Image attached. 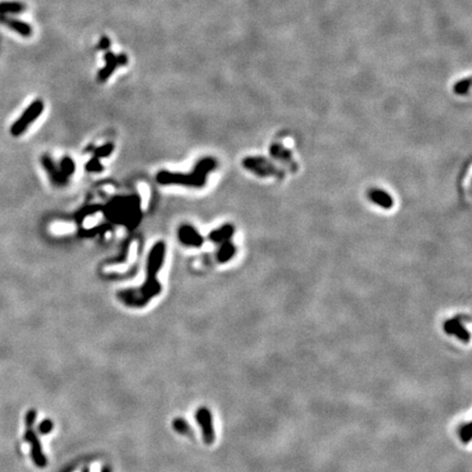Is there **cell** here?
I'll list each match as a JSON object with an SVG mask.
<instances>
[{
    "label": "cell",
    "instance_id": "d6986e66",
    "mask_svg": "<svg viewBox=\"0 0 472 472\" xmlns=\"http://www.w3.org/2000/svg\"><path fill=\"white\" fill-rule=\"evenodd\" d=\"M113 150H114V146L111 145V144L104 145V146H102V147L96 149L94 157L97 158V159L108 157V155H110V153L113 152Z\"/></svg>",
    "mask_w": 472,
    "mask_h": 472
},
{
    "label": "cell",
    "instance_id": "ba28073f",
    "mask_svg": "<svg viewBox=\"0 0 472 472\" xmlns=\"http://www.w3.org/2000/svg\"><path fill=\"white\" fill-rule=\"evenodd\" d=\"M32 426L33 425H28L29 428H28V431L26 433V436H24V439H26L27 442L30 443L31 446H32V450H31V454H32V459H33L34 463L37 465V467L43 468V467H45V465H46L47 460H46L44 454H43L42 448H41V443H40L39 438H37L36 434L32 430Z\"/></svg>",
    "mask_w": 472,
    "mask_h": 472
},
{
    "label": "cell",
    "instance_id": "52a82bcc",
    "mask_svg": "<svg viewBox=\"0 0 472 472\" xmlns=\"http://www.w3.org/2000/svg\"><path fill=\"white\" fill-rule=\"evenodd\" d=\"M197 422L202 428V436L206 444L214 442V430L212 424V415L207 408H200L196 414Z\"/></svg>",
    "mask_w": 472,
    "mask_h": 472
},
{
    "label": "cell",
    "instance_id": "9a60e30c",
    "mask_svg": "<svg viewBox=\"0 0 472 472\" xmlns=\"http://www.w3.org/2000/svg\"><path fill=\"white\" fill-rule=\"evenodd\" d=\"M220 250L218 252V260L220 263H226L229 259H232L236 252V247L231 241H225L221 243Z\"/></svg>",
    "mask_w": 472,
    "mask_h": 472
},
{
    "label": "cell",
    "instance_id": "8fae6325",
    "mask_svg": "<svg viewBox=\"0 0 472 472\" xmlns=\"http://www.w3.org/2000/svg\"><path fill=\"white\" fill-rule=\"evenodd\" d=\"M42 164H43V167L46 170L49 177H51L53 183H55L56 185H61L67 182V178L63 175V174H61L58 167L55 165L51 157H48V155H43Z\"/></svg>",
    "mask_w": 472,
    "mask_h": 472
},
{
    "label": "cell",
    "instance_id": "8992f818",
    "mask_svg": "<svg viewBox=\"0 0 472 472\" xmlns=\"http://www.w3.org/2000/svg\"><path fill=\"white\" fill-rule=\"evenodd\" d=\"M243 165L245 169L248 171H251L255 174H257L259 176H272V175H277L279 172L276 170V167L273 166L269 161H267L266 159L262 158H247L243 161Z\"/></svg>",
    "mask_w": 472,
    "mask_h": 472
},
{
    "label": "cell",
    "instance_id": "7a4b0ae2",
    "mask_svg": "<svg viewBox=\"0 0 472 472\" xmlns=\"http://www.w3.org/2000/svg\"><path fill=\"white\" fill-rule=\"evenodd\" d=\"M216 167V161L206 158L200 160L195 166L194 173H172L169 171H161L157 181L161 185H181L186 187H203L207 182V176Z\"/></svg>",
    "mask_w": 472,
    "mask_h": 472
},
{
    "label": "cell",
    "instance_id": "277c9868",
    "mask_svg": "<svg viewBox=\"0 0 472 472\" xmlns=\"http://www.w3.org/2000/svg\"><path fill=\"white\" fill-rule=\"evenodd\" d=\"M43 109H44V103L41 100H35L31 103L30 106L23 111L21 117L17 120L14 125L11 126V135L15 137L21 136L29 128L31 124L41 116Z\"/></svg>",
    "mask_w": 472,
    "mask_h": 472
},
{
    "label": "cell",
    "instance_id": "3957f363",
    "mask_svg": "<svg viewBox=\"0 0 472 472\" xmlns=\"http://www.w3.org/2000/svg\"><path fill=\"white\" fill-rule=\"evenodd\" d=\"M108 215L111 220L118 223H126V220L132 222L139 215L138 200L134 201V198L129 197L113 201L108 210Z\"/></svg>",
    "mask_w": 472,
    "mask_h": 472
},
{
    "label": "cell",
    "instance_id": "9c48e42d",
    "mask_svg": "<svg viewBox=\"0 0 472 472\" xmlns=\"http://www.w3.org/2000/svg\"><path fill=\"white\" fill-rule=\"evenodd\" d=\"M178 239L181 243L186 246L200 247L203 244V238L198 233L197 229L188 224L182 225L178 229Z\"/></svg>",
    "mask_w": 472,
    "mask_h": 472
},
{
    "label": "cell",
    "instance_id": "5bb4252c",
    "mask_svg": "<svg viewBox=\"0 0 472 472\" xmlns=\"http://www.w3.org/2000/svg\"><path fill=\"white\" fill-rule=\"evenodd\" d=\"M234 233V227L231 224H225L221 226L220 228L213 229L212 232L209 234V239L214 242V243H223V242L228 241L232 238Z\"/></svg>",
    "mask_w": 472,
    "mask_h": 472
},
{
    "label": "cell",
    "instance_id": "4fadbf2b",
    "mask_svg": "<svg viewBox=\"0 0 472 472\" xmlns=\"http://www.w3.org/2000/svg\"><path fill=\"white\" fill-rule=\"evenodd\" d=\"M369 196H370V199L373 202L376 203L377 206H380L382 208L390 209L394 204L393 198H391V196L388 194L387 191H385L383 189H378V188L372 189L370 191Z\"/></svg>",
    "mask_w": 472,
    "mask_h": 472
},
{
    "label": "cell",
    "instance_id": "5b68a950",
    "mask_svg": "<svg viewBox=\"0 0 472 472\" xmlns=\"http://www.w3.org/2000/svg\"><path fill=\"white\" fill-rule=\"evenodd\" d=\"M104 59H105V66L97 73V80L100 82L106 81L110 74L115 71V69L118 66H126L128 61L127 55L120 54L116 56L111 52L105 53Z\"/></svg>",
    "mask_w": 472,
    "mask_h": 472
},
{
    "label": "cell",
    "instance_id": "603a6c76",
    "mask_svg": "<svg viewBox=\"0 0 472 472\" xmlns=\"http://www.w3.org/2000/svg\"><path fill=\"white\" fill-rule=\"evenodd\" d=\"M270 152H272V154L275 155L277 159H283V160L290 159V153L288 151L282 150V149L279 147H273L270 150Z\"/></svg>",
    "mask_w": 472,
    "mask_h": 472
},
{
    "label": "cell",
    "instance_id": "7402d4cb",
    "mask_svg": "<svg viewBox=\"0 0 472 472\" xmlns=\"http://www.w3.org/2000/svg\"><path fill=\"white\" fill-rule=\"evenodd\" d=\"M174 427H175V430L179 433H182V434H188L189 433V426L188 424L186 423L185 421H183L182 419H177L174 421Z\"/></svg>",
    "mask_w": 472,
    "mask_h": 472
},
{
    "label": "cell",
    "instance_id": "ffe728a7",
    "mask_svg": "<svg viewBox=\"0 0 472 472\" xmlns=\"http://www.w3.org/2000/svg\"><path fill=\"white\" fill-rule=\"evenodd\" d=\"M470 83H471V80L470 78H467V79H463L461 80V81H459L456 85H455V92L458 93V94H464V93H467L469 88H470Z\"/></svg>",
    "mask_w": 472,
    "mask_h": 472
},
{
    "label": "cell",
    "instance_id": "6da1fadb",
    "mask_svg": "<svg viewBox=\"0 0 472 472\" xmlns=\"http://www.w3.org/2000/svg\"><path fill=\"white\" fill-rule=\"evenodd\" d=\"M165 256V244L159 242L149 254L147 265V279L138 290H126L118 293L120 299L128 307H144L153 296L160 294L161 285L157 280V275L163 266Z\"/></svg>",
    "mask_w": 472,
    "mask_h": 472
},
{
    "label": "cell",
    "instance_id": "e0dca14e",
    "mask_svg": "<svg viewBox=\"0 0 472 472\" xmlns=\"http://www.w3.org/2000/svg\"><path fill=\"white\" fill-rule=\"evenodd\" d=\"M59 170L61 174L68 179V177L71 176L74 173V170H76V165H74V162L72 161L71 158L69 157H65L63 160L60 161V166Z\"/></svg>",
    "mask_w": 472,
    "mask_h": 472
},
{
    "label": "cell",
    "instance_id": "2e32d148",
    "mask_svg": "<svg viewBox=\"0 0 472 472\" xmlns=\"http://www.w3.org/2000/svg\"><path fill=\"white\" fill-rule=\"evenodd\" d=\"M24 9L26 6L22 3L19 2H2L0 3V15H7V14H20Z\"/></svg>",
    "mask_w": 472,
    "mask_h": 472
},
{
    "label": "cell",
    "instance_id": "cb8c5ba5",
    "mask_svg": "<svg viewBox=\"0 0 472 472\" xmlns=\"http://www.w3.org/2000/svg\"><path fill=\"white\" fill-rule=\"evenodd\" d=\"M39 430L42 434H47L51 432L53 430V422L51 420H45V421H43L42 423L40 424V427H39Z\"/></svg>",
    "mask_w": 472,
    "mask_h": 472
},
{
    "label": "cell",
    "instance_id": "30bf717a",
    "mask_svg": "<svg viewBox=\"0 0 472 472\" xmlns=\"http://www.w3.org/2000/svg\"><path fill=\"white\" fill-rule=\"evenodd\" d=\"M444 330L448 334H454L457 338L460 339L463 342H468L470 340V333L462 326L461 321L458 318H452L444 322Z\"/></svg>",
    "mask_w": 472,
    "mask_h": 472
},
{
    "label": "cell",
    "instance_id": "ac0fdd59",
    "mask_svg": "<svg viewBox=\"0 0 472 472\" xmlns=\"http://www.w3.org/2000/svg\"><path fill=\"white\" fill-rule=\"evenodd\" d=\"M85 170L89 171V172H93V173H98V172L103 171V166L100 162V159L93 157V159H91L89 162L86 163Z\"/></svg>",
    "mask_w": 472,
    "mask_h": 472
},
{
    "label": "cell",
    "instance_id": "7c38bea8",
    "mask_svg": "<svg viewBox=\"0 0 472 472\" xmlns=\"http://www.w3.org/2000/svg\"><path fill=\"white\" fill-rule=\"evenodd\" d=\"M0 21L5 23L6 26H8L11 30L16 31L17 33L24 37H29L32 34V28H31L30 24L22 22L20 20H16V19H11L5 17L4 15H0Z\"/></svg>",
    "mask_w": 472,
    "mask_h": 472
},
{
    "label": "cell",
    "instance_id": "d4e9b609",
    "mask_svg": "<svg viewBox=\"0 0 472 472\" xmlns=\"http://www.w3.org/2000/svg\"><path fill=\"white\" fill-rule=\"evenodd\" d=\"M110 46V41L107 36H103L102 39L100 40V42H98V45H97V48L98 49H102V51H105V49H107L108 47Z\"/></svg>",
    "mask_w": 472,
    "mask_h": 472
},
{
    "label": "cell",
    "instance_id": "44dd1931",
    "mask_svg": "<svg viewBox=\"0 0 472 472\" xmlns=\"http://www.w3.org/2000/svg\"><path fill=\"white\" fill-rule=\"evenodd\" d=\"M459 435H460L461 442L463 443H469L471 440V424L467 423L460 427V431H459Z\"/></svg>",
    "mask_w": 472,
    "mask_h": 472
}]
</instances>
